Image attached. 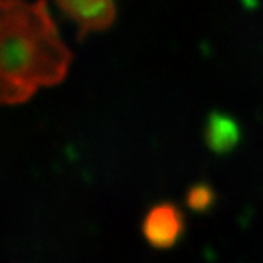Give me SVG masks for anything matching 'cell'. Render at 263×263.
<instances>
[{
    "instance_id": "6da1fadb",
    "label": "cell",
    "mask_w": 263,
    "mask_h": 263,
    "mask_svg": "<svg viewBox=\"0 0 263 263\" xmlns=\"http://www.w3.org/2000/svg\"><path fill=\"white\" fill-rule=\"evenodd\" d=\"M71 64L46 0H0V105L59 84Z\"/></svg>"
},
{
    "instance_id": "7a4b0ae2",
    "label": "cell",
    "mask_w": 263,
    "mask_h": 263,
    "mask_svg": "<svg viewBox=\"0 0 263 263\" xmlns=\"http://www.w3.org/2000/svg\"><path fill=\"white\" fill-rule=\"evenodd\" d=\"M185 227L182 211L175 203L154 204L143 219V236L154 249H172L181 239Z\"/></svg>"
},
{
    "instance_id": "3957f363",
    "label": "cell",
    "mask_w": 263,
    "mask_h": 263,
    "mask_svg": "<svg viewBox=\"0 0 263 263\" xmlns=\"http://www.w3.org/2000/svg\"><path fill=\"white\" fill-rule=\"evenodd\" d=\"M59 8L80 26L81 39L92 30L105 29L112 20L109 0H55Z\"/></svg>"
},
{
    "instance_id": "277c9868",
    "label": "cell",
    "mask_w": 263,
    "mask_h": 263,
    "mask_svg": "<svg viewBox=\"0 0 263 263\" xmlns=\"http://www.w3.org/2000/svg\"><path fill=\"white\" fill-rule=\"evenodd\" d=\"M241 140V128L238 122L225 112H213L206 121L204 141L211 151L217 154L230 153Z\"/></svg>"
},
{
    "instance_id": "5b68a950",
    "label": "cell",
    "mask_w": 263,
    "mask_h": 263,
    "mask_svg": "<svg viewBox=\"0 0 263 263\" xmlns=\"http://www.w3.org/2000/svg\"><path fill=\"white\" fill-rule=\"evenodd\" d=\"M187 206L195 213H206L210 211L216 203V192L206 182L194 184L185 195Z\"/></svg>"
}]
</instances>
